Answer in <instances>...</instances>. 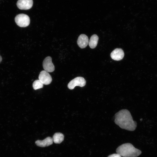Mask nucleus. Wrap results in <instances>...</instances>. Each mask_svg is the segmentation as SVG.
Listing matches in <instances>:
<instances>
[{
	"label": "nucleus",
	"instance_id": "ddd939ff",
	"mask_svg": "<svg viewBox=\"0 0 157 157\" xmlns=\"http://www.w3.org/2000/svg\"><path fill=\"white\" fill-rule=\"evenodd\" d=\"M43 84L39 80H35L33 84V88L36 90L43 87Z\"/></svg>",
	"mask_w": 157,
	"mask_h": 157
},
{
	"label": "nucleus",
	"instance_id": "39448f33",
	"mask_svg": "<svg viewBox=\"0 0 157 157\" xmlns=\"http://www.w3.org/2000/svg\"><path fill=\"white\" fill-rule=\"evenodd\" d=\"M39 80L43 84L48 85L50 84L52 81L51 76L49 73L45 70L41 71L38 77Z\"/></svg>",
	"mask_w": 157,
	"mask_h": 157
},
{
	"label": "nucleus",
	"instance_id": "0eeeda50",
	"mask_svg": "<svg viewBox=\"0 0 157 157\" xmlns=\"http://www.w3.org/2000/svg\"><path fill=\"white\" fill-rule=\"evenodd\" d=\"M33 5V0H18L17 3L18 8L21 10L29 9L32 7Z\"/></svg>",
	"mask_w": 157,
	"mask_h": 157
},
{
	"label": "nucleus",
	"instance_id": "f8f14e48",
	"mask_svg": "<svg viewBox=\"0 0 157 157\" xmlns=\"http://www.w3.org/2000/svg\"><path fill=\"white\" fill-rule=\"evenodd\" d=\"M53 141L56 144H60L64 140V135L60 133H55L53 137Z\"/></svg>",
	"mask_w": 157,
	"mask_h": 157
},
{
	"label": "nucleus",
	"instance_id": "f257e3e1",
	"mask_svg": "<svg viewBox=\"0 0 157 157\" xmlns=\"http://www.w3.org/2000/svg\"><path fill=\"white\" fill-rule=\"evenodd\" d=\"M115 122L121 128L128 131L135 130L137 126L136 121L133 120L129 111L122 109L115 115Z\"/></svg>",
	"mask_w": 157,
	"mask_h": 157
},
{
	"label": "nucleus",
	"instance_id": "2eb2a0df",
	"mask_svg": "<svg viewBox=\"0 0 157 157\" xmlns=\"http://www.w3.org/2000/svg\"><path fill=\"white\" fill-rule=\"evenodd\" d=\"M2 58L1 57V56L0 55V63L2 61Z\"/></svg>",
	"mask_w": 157,
	"mask_h": 157
},
{
	"label": "nucleus",
	"instance_id": "6e6552de",
	"mask_svg": "<svg viewBox=\"0 0 157 157\" xmlns=\"http://www.w3.org/2000/svg\"><path fill=\"white\" fill-rule=\"evenodd\" d=\"M124 53L122 49L116 48L113 50L110 53V56L113 60L119 61L123 58Z\"/></svg>",
	"mask_w": 157,
	"mask_h": 157
},
{
	"label": "nucleus",
	"instance_id": "9b49d317",
	"mask_svg": "<svg viewBox=\"0 0 157 157\" xmlns=\"http://www.w3.org/2000/svg\"><path fill=\"white\" fill-rule=\"evenodd\" d=\"M99 40V37L96 34L92 35L89 41V45L90 48L94 49L96 47Z\"/></svg>",
	"mask_w": 157,
	"mask_h": 157
},
{
	"label": "nucleus",
	"instance_id": "1a4fd4ad",
	"mask_svg": "<svg viewBox=\"0 0 157 157\" xmlns=\"http://www.w3.org/2000/svg\"><path fill=\"white\" fill-rule=\"evenodd\" d=\"M89 43L88 36L84 34L80 35L78 37L77 43L78 46L81 49L85 48Z\"/></svg>",
	"mask_w": 157,
	"mask_h": 157
},
{
	"label": "nucleus",
	"instance_id": "423d86ee",
	"mask_svg": "<svg viewBox=\"0 0 157 157\" xmlns=\"http://www.w3.org/2000/svg\"><path fill=\"white\" fill-rule=\"evenodd\" d=\"M42 65L44 70L48 72H51L54 70L55 67L50 56H47L44 59Z\"/></svg>",
	"mask_w": 157,
	"mask_h": 157
},
{
	"label": "nucleus",
	"instance_id": "20e7f679",
	"mask_svg": "<svg viewBox=\"0 0 157 157\" xmlns=\"http://www.w3.org/2000/svg\"><path fill=\"white\" fill-rule=\"evenodd\" d=\"M86 83V81L83 77L80 76L77 77L70 81L68 84L67 87L69 89L72 90L76 86L84 87Z\"/></svg>",
	"mask_w": 157,
	"mask_h": 157
},
{
	"label": "nucleus",
	"instance_id": "f03ea898",
	"mask_svg": "<svg viewBox=\"0 0 157 157\" xmlns=\"http://www.w3.org/2000/svg\"><path fill=\"white\" fill-rule=\"evenodd\" d=\"M117 154L123 157H137L142 153L131 143L124 144L119 146L116 150Z\"/></svg>",
	"mask_w": 157,
	"mask_h": 157
},
{
	"label": "nucleus",
	"instance_id": "9d476101",
	"mask_svg": "<svg viewBox=\"0 0 157 157\" xmlns=\"http://www.w3.org/2000/svg\"><path fill=\"white\" fill-rule=\"evenodd\" d=\"M52 138L48 137L43 140H37L35 142L36 145L39 147H45L51 145L53 143Z\"/></svg>",
	"mask_w": 157,
	"mask_h": 157
},
{
	"label": "nucleus",
	"instance_id": "4468645a",
	"mask_svg": "<svg viewBox=\"0 0 157 157\" xmlns=\"http://www.w3.org/2000/svg\"><path fill=\"white\" fill-rule=\"evenodd\" d=\"M108 157H122V156L119 154L117 153L110 155Z\"/></svg>",
	"mask_w": 157,
	"mask_h": 157
},
{
	"label": "nucleus",
	"instance_id": "7ed1b4c3",
	"mask_svg": "<svg viewBox=\"0 0 157 157\" xmlns=\"http://www.w3.org/2000/svg\"><path fill=\"white\" fill-rule=\"evenodd\" d=\"M15 21L17 24L21 27H26L29 25L30 23V19L29 16L25 14H20L15 17Z\"/></svg>",
	"mask_w": 157,
	"mask_h": 157
}]
</instances>
